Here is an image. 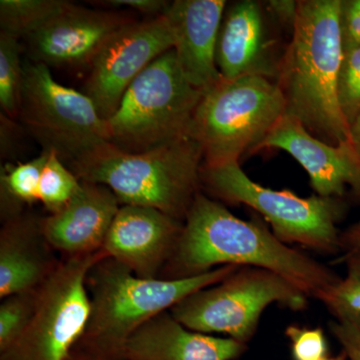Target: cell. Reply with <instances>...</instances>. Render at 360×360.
I'll return each mask as SVG.
<instances>
[{"mask_svg": "<svg viewBox=\"0 0 360 360\" xmlns=\"http://www.w3.org/2000/svg\"><path fill=\"white\" fill-rule=\"evenodd\" d=\"M285 333L291 341L295 360H319L326 356L328 345L321 328L290 326Z\"/></svg>", "mask_w": 360, "mask_h": 360, "instance_id": "obj_27", "label": "cell"}, {"mask_svg": "<svg viewBox=\"0 0 360 360\" xmlns=\"http://www.w3.org/2000/svg\"><path fill=\"white\" fill-rule=\"evenodd\" d=\"M174 44V30L165 13L135 20L108 40L90 65L84 89L104 120L117 110L135 78Z\"/></svg>", "mask_w": 360, "mask_h": 360, "instance_id": "obj_11", "label": "cell"}, {"mask_svg": "<svg viewBox=\"0 0 360 360\" xmlns=\"http://www.w3.org/2000/svg\"><path fill=\"white\" fill-rule=\"evenodd\" d=\"M203 153L191 137L144 153L105 144L70 165L82 181L108 187L122 205L155 208L184 222L200 193Z\"/></svg>", "mask_w": 360, "mask_h": 360, "instance_id": "obj_4", "label": "cell"}, {"mask_svg": "<svg viewBox=\"0 0 360 360\" xmlns=\"http://www.w3.org/2000/svg\"><path fill=\"white\" fill-rule=\"evenodd\" d=\"M341 41L343 52L360 47V0H340Z\"/></svg>", "mask_w": 360, "mask_h": 360, "instance_id": "obj_28", "label": "cell"}, {"mask_svg": "<svg viewBox=\"0 0 360 360\" xmlns=\"http://www.w3.org/2000/svg\"><path fill=\"white\" fill-rule=\"evenodd\" d=\"M350 141L360 155V113L350 127Z\"/></svg>", "mask_w": 360, "mask_h": 360, "instance_id": "obj_34", "label": "cell"}, {"mask_svg": "<svg viewBox=\"0 0 360 360\" xmlns=\"http://www.w3.org/2000/svg\"><path fill=\"white\" fill-rule=\"evenodd\" d=\"M225 265L269 270L316 300L340 281L333 270L286 245L264 224L238 219L200 193L160 278H187Z\"/></svg>", "mask_w": 360, "mask_h": 360, "instance_id": "obj_1", "label": "cell"}, {"mask_svg": "<svg viewBox=\"0 0 360 360\" xmlns=\"http://www.w3.org/2000/svg\"><path fill=\"white\" fill-rule=\"evenodd\" d=\"M297 4L292 35L276 82L285 101V115L319 141L338 146L350 141V127L341 112L338 94L343 58L340 0Z\"/></svg>", "mask_w": 360, "mask_h": 360, "instance_id": "obj_2", "label": "cell"}, {"mask_svg": "<svg viewBox=\"0 0 360 360\" xmlns=\"http://www.w3.org/2000/svg\"><path fill=\"white\" fill-rule=\"evenodd\" d=\"M307 296L269 270L239 267L220 283L187 296L169 310L176 321L198 333H224L245 343L262 312L272 303L292 310L307 307Z\"/></svg>", "mask_w": 360, "mask_h": 360, "instance_id": "obj_9", "label": "cell"}, {"mask_svg": "<svg viewBox=\"0 0 360 360\" xmlns=\"http://www.w3.org/2000/svg\"><path fill=\"white\" fill-rule=\"evenodd\" d=\"M37 290L2 298L0 304V352L13 345L27 328L35 307Z\"/></svg>", "mask_w": 360, "mask_h": 360, "instance_id": "obj_25", "label": "cell"}, {"mask_svg": "<svg viewBox=\"0 0 360 360\" xmlns=\"http://www.w3.org/2000/svg\"><path fill=\"white\" fill-rule=\"evenodd\" d=\"M267 11L259 2L243 0L225 9L217 39V68L224 80L262 77L276 82L281 66Z\"/></svg>", "mask_w": 360, "mask_h": 360, "instance_id": "obj_15", "label": "cell"}, {"mask_svg": "<svg viewBox=\"0 0 360 360\" xmlns=\"http://www.w3.org/2000/svg\"><path fill=\"white\" fill-rule=\"evenodd\" d=\"M201 184L208 193L232 205H245L259 212L284 243H298L319 252L340 250L338 220L341 203L335 198H300L290 191H274L251 180L239 161L203 165Z\"/></svg>", "mask_w": 360, "mask_h": 360, "instance_id": "obj_7", "label": "cell"}, {"mask_svg": "<svg viewBox=\"0 0 360 360\" xmlns=\"http://www.w3.org/2000/svg\"><path fill=\"white\" fill-rule=\"evenodd\" d=\"M278 148L290 153L309 175L317 195L340 198L350 186L360 198V155L352 141L326 143L290 115H284L255 151Z\"/></svg>", "mask_w": 360, "mask_h": 360, "instance_id": "obj_13", "label": "cell"}, {"mask_svg": "<svg viewBox=\"0 0 360 360\" xmlns=\"http://www.w3.org/2000/svg\"><path fill=\"white\" fill-rule=\"evenodd\" d=\"M23 70L18 118L42 150L70 167L110 143L106 120L86 94L59 84L41 63L26 61Z\"/></svg>", "mask_w": 360, "mask_h": 360, "instance_id": "obj_8", "label": "cell"}, {"mask_svg": "<svg viewBox=\"0 0 360 360\" xmlns=\"http://www.w3.org/2000/svg\"><path fill=\"white\" fill-rule=\"evenodd\" d=\"M245 345L191 330L168 311L146 322L127 341L123 360H232Z\"/></svg>", "mask_w": 360, "mask_h": 360, "instance_id": "obj_19", "label": "cell"}, {"mask_svg": "<svg viewBox=\"0 0 360 360\" xmlns=\"http://www.w3.org/2000/svg\"><path fill=\"white\" fill-rule=\"evenodd\" d=\"M120 206L108 187L82 181L79 191L65 207L42 219L45 238L61 257L103 250Z\"/></svg>", "mask_w": 360, "mask_h": 360, "instance_id": "obj_17", "label": "cell"}, {"mask_svg": "<svg viewBox=\"0 0 360 360\" xmlns=\"http://www.w3.org/2000/svg\"><path fill=\"white\" fill-rule=\"evenodd\" d=\"M203 92L186 79L170 49L123 94L117 110L106 120L108 142L124 153H139L189 137Z\"/></svg>", "mask_w": 360, "mask_h": 360, "instance_id": "obj_5", "label": "cell"}, {"mask_svg": "<svg viewBox=\"0 0 360 360\" xmlns=\"http://www.w3.org/2000/svg\"><path fill=\"white\" fill-rule=\"evenodd\" d=\"M297 1L291 0H272L267 2L266 9L272 18H276L279 25L290 28L291 32L295 27L296 16H297Z\"/></svg>", "mask_w": 360, "mask_h": 360, "instance_id": "obj_31", "label": "cell"}, {"mask_svg": "<svg viewBox=\"0 0 360 360\" xmlns=\"http://www.w3.org/2000/svg\"><path fill=\"white\" fill-rule=\"evenodd\" d=\"M319 360H342V359H326V357H324V359H319Z\"/></svg>", "mask_w": 360, "mask_h": 360, "instance_id": "obj_36", "label": "cell"}, {"mask_svg": "<svg viewBox=\"0 0 360 360\" xmlns=\"http://www.w3.org/2000/svg\"><path fill=\"white\" fill-rule=\"evenodd\" d=\"M51 151L42 150L26 162L6 163L0 169V217L1 222L27 210L39 201L42 169Z\"/></svg>", "mask_w": 360, "mask_h": 360, "instance_id": "obj_20", "label": "cell"}, {"mask_svg": "<svg viewBox=\"0 0 360 360\" xmlns=\"http://www.w3.org/2000/svg\"><path fill=\"white\" fill-rule=\"evenodd\" d=\"M226 4L225 0H175L165 13L174 30L180 68L202 91L222 79L215 53Z\"/></svg>", "mask_w": 360, "mask_h": 360, "instance_id": "obj_16", "label": "cell"}, {"mask_svg": "<svg viewBox=\"0 0 360 360\" xmlns=\"http://www.w3.org/2000/svg\"><path fill=\"white\" fill-rule=\"evenodd\" d=\"M285 115L278 84L262 77L224 80L203 92L189 137L198 141L203 165H217L255 151Z\"/></svg>", "mask_w": 360, "mask_h": 360, "instance_id": "obj_6", "label": "cell"}, {"mask_svg": "<svg viewBox=\"0 0 360 360\" xmlns=\"http://www.w3.org/2000/svg\"><path fill=\"white\" fill-rule=\"evenodd\" d=\"M184 222L155 208L122 205L103 250L142 278H160L174 252Z\"/></svg>", "mask_w": 360, "mask_h": 360, "instance_id": "obj_14", "label": "cell"}, {"mask_svg": "<svg viewBox=\"0 0 360 360\" xmlns=\"http://www.w3.org/2000/svg\"><path fill=\"white\" fill-rule=\"evenodd\" d=\"M330 328L349 359L360 360V322L335 321Z\"/></svg>", "mask_w": 360, "mask_h": 360, "instance_id": "obj_29", "label": "cell"}, {"mask_svg": "<svg viewBox=\"0 0 360 360\" xmlns=\"http://www.w3.org/2000/svg\"><path fill=\"white\" fill-rule=\"evenodd\" d=\"M80 184L82 180L56 153L51 151L40 176L39 201L46 208L49 214L58 212L75 198Z\"/></svg>", "mask_w": 360, "mask_h": 360, "instance_id": "obj_23", "label": "cell"}, {"mask_svg": "<svg viewBox=\"0 0 360 360\" xmlns=\"http://www.w3.org/2000/svg\"><path fill=\"white\" fill-rule=\"evenodd\" d=\"M20 51V39L0 32V106L13 120L18 118L25 75Z\"/></svg>", "mask_w": 360, "mask_h": 360, "instance_id": "obj_22", "label": "cell"}, {"mask_svg": "<svg viewBox=\"0 0 360 360\" xmlns=\"http://www.w3.org/2000/svg\"><path fill=\"white\" fill-rule=\"evenodd\" d=\"M42 219L25 210L0 229V298L39 290L58 269L60 258L49 245Z\"/></svg>", "mask_w": 360, "mask_h": 360, "instance_id": "obj_18", "label": "cell"}, {"mask_svg": "<svg viewBox=\"0 0 360 360\" xmlns=\"http://www.w3.org/2000/svg\"><path fill=\"white\" fill-rule=\"evenodd\" d=\"M65 360H122L110 359V357L101 356V355H96L89 354V352H82V350L73 348L71 350L70 355L66 357Z\"/></svg>", "mask_w": 360, "mask_h": 360, "instance_id": "obj_33", "label": "cell"}, {"mask_svg": "<svg viewBox=\"0 0 360 360\" xmlns=\"http://www.w3.org/2000/svg\"><path fill=\"white\" fill-rule=\"evenodd\" d=\"M106 257L103 250L61 257L58 269L37 290V307L27 328L0 352V360H65L89 321L87 274Z\"/></svg>", "mask_w": 360, "mask_h": 360, "instance_id": "obj_10", "label": "cell"}, {"mask_svg": "<svg viewBox=\"0 0 360 360\" xmlns=\"http://www.w3.org/2000/svg\"><path fill=\"white\" fill-rule=\"evenodd\" d=\"M71 4L65 0H1L0 32L25 39Z\"/></svg>", "mask_w": 360, "mask_h": 360, "instance_id": "obj_21", "label": "cell"}, {"mask_svg": "<svg viewBox=\"0 0 360 360\" xmlns=\"http://www.w3.org/2000/svg\"><path fill=\"white\" fill-rule=\"evenodd\" d=\"M338 94L341 112L352 127L360 113V47L343 52Z\"/></svg>", "mask_w": 360, "mask_h": 360, "instance_id": "obj_26", "label": "cell"}, {"mask_svg": "<svg viewBox=\"0 0 360 360\" xmlns=\"http://www.w3.org/2000/svg\"><path fill=\"white\" fill-rule=\"evenodd\" d=\"M239 267L225 265L181 279L142 278L112 258L104 257L86 276L89 321L75 348L123 360L127 341L146 322L196 291L220 283Z\"/></svg>", "mask_w": 360, "mask_h": 360, "instance_id": "obj_3", "label": "cell"}, {"mask_svg": "<svg viewBox=\"0 0 360 360\" xmlns=\"http://www.w3.org/2000/svg\"><path fill=\"white\" fill-rule=\"evenodd\" d=\"M340 259L347 262V276L340 278L319 300L336 321L360 322V264L347 255Z\"/></svg>", "mask_w": 360, "mask_h": 360, "instance_id": "obj_24", "label": "cell"}, {"mask_svg": "<svg viewBox=\"0 0 360 360\" xmlns=\"http://www.w3.org/2000/svg\"><path fill=\"white\" fill-rule=\"evenodd\" d=\"M347 257H354L355 260H356L359 264H360V251H357V252L354 253H347Z\"/></svg>", "mask_w": 360, "mask_h": 360, "instance_id": "obj_35", "label": "cell"}, {"mask_svg": "<svg viewBox=\"0 0 360 360\" xmlns=\"http://www.w3.org/2000/svg\"><path fill=\"white\" fill-rule=\"evenodd\" d=\"M340 250L347 251V255L360 251V221L340 234Z\"/></svg>", "mask_w": 360, "mask_h": 360, "instance_id": "obj_32", "label": "cell"}, {"mask_svg": "<svg viewBox=\"0 0 360 360\" xmlns=\"http://www.w3.org/2000/svg\"><path fill=\"white\" fill-rule=\"evenodd\" d=\"M134 21L129 14L72 4L25 37L27 53L49 68L90 66L108 40Z\"/></svg>", "mask_w": 360, "mask_h": 360, "instance_id": "obj_12", "label": "cell"}, {"mask_svg": "<svg viewBox=\"0 0 360 360\" xmlns=\"http://www.w3.org/2000/svg\"><path fill=\"white\" fill-rule=\"evenodd\" d=\"M101 4L110 7H127L155 18L165 13L170 2L163 0H108Z\"/></svg>", "mask_w": 360, "mask_h": 360, "instance_id": "obj_30", "label": "cell"}]
</instances>
